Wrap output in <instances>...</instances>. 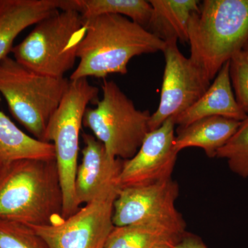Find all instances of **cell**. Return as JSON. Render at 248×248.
Listing matches in <instances>:
<instances>
[{
	"instance_id": "12",
	"label": "cell",
	"mask_w": 248,
	"mask_h": 248,
	"mask_svg": "<svg viewBox=\"0 0 248 248\" xmlns=\"http://www.w3.org/2000/svg\"><path fill=\"white\" fill-rule=\"evenodd\" d=\"M82 159L75 182L77 206L91 203L113 189L120 188L119 177L124 160L108 155L104 145L94 135L84 133Z\"/></svg>"
},
{
	"instance_id": "23",
	"label": "cell",
	"mask_w": 248,
	"mask_h": 248,
	"mask_svg": "<svg viewBox=\"0 0 248 248\" xmlns=\"http://www.w3.org/2000/svg\"><path fill=\"white\" fill-rule=\"evenodd\" d=\"M174 248H208L200 237L186 232Z\"/></svg>"
},
{
	"instance_id": "1",
	"label": "cell",
	"mask_w": 248,
	"mask_h": 248,
	"mask_svg": "<svg viewBox=\"0 0 248 248\" xmlns=\"http://www.w3.org/2000/svg\"><path fill=\"white\" fill-rule=\"evenodd\" d=\"M63 192L55 159H22L0 166V220L29 226L63 219Z\"/></svg>"
},
{
	"instance_id": "14",
	"label": "cell",
	"mask_w": 248,
	"mask_h": 248,
	"mask_svg": "<svg viewBox=\"0 0 248 248\" xmlns=\"http://www.w3.org/2000/svg\"><path fill=\"white\" fill-rule=\"evenodd\" d=\"M61 0H0V62L24 29L60 9Z\"/></svg>"
},
{
	"instance_id": "19",
	"label": "cell",
	"mask_w": 248,
	"mask_h": 248,
	"mask_svg": "<svg viewBox=\"0 0 248 248\" xmlns=\"http://www.w3.org/2000/svg\"><path fill=\"white\" fill-rule=\"evenodd\" d=\"M183 236L152 227H115L105 248H174Z\"/></svg>"
},
{
	"instance_id": "15",
	"label": "cell",
	"mask_w": 248,
	"mask_h": 248,
	"mask_svg": "<svg viewBox=\"0 0 248 248\" xmlns=\"http://www.w3.org/2000/svg\"><path fill=\"white\" fill-rule=\"evenodd\" d=\"M241 122L218 116L201 119L177 128L174 148L178 153L185 148H200L209 158L216 157L217 151L229 141Z\"/></svg>"
},
{
	"instance_id": "7",
	"label": "cell",
	"mask_w": 248,
	"mask_h": 248,
	"mask_svg": "<svg viewBox=\"0 0 248 248\" xmlns=\"http://www.w3.org/2000/svg\"><path fill=\"white\" fill-rule=\"evenodd\" d=\"M102 88V99L94 108L86 109L83 125L104 145L109 156L130 159L150 132L151 112L138 110L115 81L104 80Z\"/></svg>"
},
{
	"instance_id": "20",
	"label": "cell",
	"mask_w": 248,
	"mask_h": 248,
	"mask_svg": "<svg viewBox=\"0 0 248 248\" xmlns=\"http://www.w3.org/2000/svg\"><path fill=\"white\" fill-rule=\"evenodd\" d=\"M216 157L226 159L233 172L248 178V116L226 144L217 151Z\"/></svg>"
},
{
	"instance_id": "16",
	"label": "cell",
	"mask_w": 248,
	"mask_h": 248,
	"mask_svg": "<svg viewBox=\"0 0 248 248\" xmlns=\"http://www.w3.org/2000/svg\"><path fill=\"white\" fill-rule=\"evenodd\" d=\"M153 12L147 30L164 42L188 43V24L200 9L197 0H151Z\"/></svg>"
},
{
	"instance_id": "21",
	"label": "cell",
	"mask_w": 248,
	"mask_h": 248,
	"mask_svg": "<svg viewBox=\"0 0 248 248\" xmlns=\"http://www.w3.org/2000/svg\"><path fill=\"white\" fill-rule=\"evenodd\" d=\"M0 248H48L44 240L27 225L0 220Z\"/></svg>"
},
{
	"instance_id": "13",
	"label": "cell",
	"mask_w": 248,
	"mask_h": 248,
	"mask_svg": "<svg viewBox=\"0 0 248 248\" xmlns=\"http://www.w3.org/2000/svg\"><path fill=\"white\" fill-rule=\"evenodd\" d=\"M223 117L243 122L248 117L236 102L230 78V61L215 77L202 97L192 107L174 117L178 128H184L205 117Z\"/></svg>"
},
{
	"instance_id": "8",
	"label": "cell",
	"mask_w": 248,
	"mask_h": 248,
	"mask_svg": "<svg viewBox=\"0 0 248 248\" xmlns=\"http://www.w3.org/2000/svg\"><path fill=\"white\" fill-rule=\"evenodd\" d=\"M179 192L172 179L120 188L114 202V226H148L185 234L186 223L175 205Z\"/></svg>"
},
{
	"instance_id": "6",
	"label": "cell",
	"mask_w": 248,
	"mask_h": 248,
	"mask_svg": "<svg viewBox=\"0 0 248 248\" xmlns=\"http://www.w3.org/2000/svg\"><path fill=\"white\" fill-rule=\"evenodd\" d=\"M99 89L87 79L70 80L58 108L52 116L44 141L53 142L55 161L63 192V217L76 213L75 182L78 170L80 130L90 102L98 100Z\"/></svg>"
},
{
	"instance_id": "4",
	"label": "cell",
	"mask_w": 248,
	"mask_h": 248,
	"mask_svg": "<svg viewBox=\"0 0 248 248\" xmlns=\"http://www.w3.org/2000/svg\"><path fill=\"white\" fill-rule=\"evenodd\" d=\"M69 83L35 73L9 56L0 62V93L15 118L40 141Z\"/></svg>"
},
{
	"instance_id": "22",
	"label": "cell",
	"mask_w": 248,
	"mask_h": 248,
	"mask_svg": "<svg viewBox=\"0 0 248 248\" xmlns=\"http://www.w3.org/2000/svg\"><path fill=\"white\" fill-rule=\"evenodd\" d=\"M230 78L236 102L248 115V55L242 50L230 60Z\"/></svg>"
},
{
	"instance_id": "11",
	"label": "cell",
	"mask_w": 248,
	"mask_h": 248,
	"mask_svg": "<svg viewBox=\"0 0 248 248\" xmlns=\"http://www.w3.org/2000/svg\"><path fill=\"white\" fill-rule=\"evenodd\" d=\"M175 122L170 117L147 134L136 155L124 161L119 177L120 188L151 185L172 179L177 159L174 148Z\"/></svg>"
},
{
	"instance_id": "24",
	"label": "cell",
	"mask_w": 248,
	"mask_h": 248,
	"mask_svg": "<svg viewBox=\"0 0 248 248\" xmlns=\"http://www.w3.org/2000/svg\"><path fill=\"white\" fill-rule=\"evenodd\" d=\"M242 50L248 55V40L246 42V44H245L244 47H243Z\"/></svg>"
},
{
	"instance_id": "3",
	"label": "cell",
	"mask_w": 248,
	"mask_h": 248,
	"mask_svg": "<svg viewBox=\"0 0 248 248\" xmlns=\"http://www.w3.org/2000/svg\"><path fill=\"white\" fill-rule=\"evenodd\" d=\"M248 40V0H204L188 24L190 60L212 83Z\"/></svg>"
},
{
	"instance_id": "5",
	"label": "cell",
	"mask_w": 248,
	"mask_h": 248,
	"mask_svg": "<svg viewBox=\"0 0 248 248\" xmlns=\"http://www.w3.org/2000/svg\"><path fill=\"white\" fill-rule=\"evenodd\" d=\"M86 32V22L79 13L58 11L37 23L11 53L16 61L31 71L51 78H64L74 66Z\"/></svg>"
},
{
	"instance_id": "17",
	"label": "cell",
	"mask_w": 248,
	"mask_h": 248,
	"mask_svg": "<svg viewBox=\"0 0 248 248\" xmlns=\"http://www.w3.org/2000/svg\"><path fill=\"white\" fill-rule=\"evenodd\" d=\"M22 159H55L53 144L29 136L0 110V166Z\"/></svg>"
},
{
	"instance_id": "9",
	"label": "cell",
	"mask_w": 248,
	"mask_h": 248,
	"mask_svg": "<svg viewBox=\"0 0 248 248\" xmlns=\"http://www.w3.org/2000/svg\"><path fill=\"white\" fill-rule=\"evenodd\" d=\"M119 190L108 191L56 224L30 227L48 248H105L115 227L112 215Z\"/></svg>"
},
{
	"instance_id": "10",
	"label": "cell",
	"mask_w": 248,
	"mask_h": 248,
	"mask_svg": "<svg viewBox=\"0 0 248 248\" xmlns=\"http://www.w3.org/2000/svg\"><path fill=\"white\" fill-rule=\"evenodd\" d=\"M165 42L161 97L159 107L150 118V131L159 128L170 117H177L192 107L211 84L190 58L181 53L177 40Z\"/></svg>"
},
{
	"instance_id": "18",
	"label": "cell",
	"mask_w": 248,
	"mask_h": 248,
	"mask_svg": "<svg viewBox=\"0 0 248 248\" xmlns=\"http://www.w3.org/2000/svg\"><path fill=\"white\" fill-rule=\"evenodd\" d=\"M74 10L84 19L102 15L124 16L147 29L153 8L145 0H62L61 11Z\"/></svg>"
},
{
	"instance_id": "2",
	"label": "cell",
	"mask_w": 248,
	"mask_h": 248,
	"mask_svg": "<svg viewBox=\"0 0 248 248\" xmlns=\"http://www.w3.org/2000/svg\"><path fill=\"white\" fill-rule=\"evenodd\" d=\"M85 22L86 34L77 52L79 64L70 80L127 74L132 59L163 52L166 46L164 41L124 16L102 15Z\"/></svg>"
}]
</instances>
